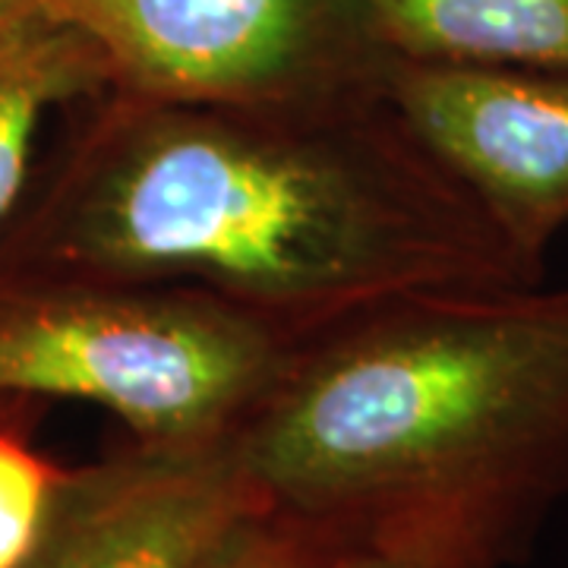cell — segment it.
<instances>
[{
  "mask_svg": "<svg viewBox=\"0 0 568 568\" xmlns=\"http://www.w3.org/2000/svg\"><path fill=\"white\" fill-rule=\"evenodd\" d=\"M395 61L568 70V0H361Z\"/></svg>",
  "mask_w": 568,
  "mask_h": 568,
  "instance_id": "cell-8",
  "label": "cell"
},
{
  "mask_svg": "<svg viewBox=\"0 0 568 568\" xmlns=\"http://www.w3.org/2000/svg\"><path fill=\"white\" fill-rule=\"evenodd\" d=\"M111 92L92 41L48 0H0V227L13 219L48 111Z\"/></svg>",
  "mask_w": 568,
  "mask_h": 568,
  "instance_id": "cell-7",
  "label": "cell"
},
{
  "mask_svg": "<svg viewBox=\"0 0 568 568\" xmlns=\"http://www.w3.org/2000/svg\"><path fill=\"white\" fill-rule=\"evenodd\" d=\"M0 275L196 287L313 342L426 294L534 287L515 244L386 92L92 99Z\"/></svg>",
  "mask_w": 568,
  "mask_h": 568,
  "instance_id": "cell-1",
  "label": "cell"
},
{
  "mask_svg": "<svg viewBox=\"0 0 568 568\" xmlns=\"http://www.w3.org/2000/svg\"><path fill=\"white\" fill-rule=\"evenodd\" d=\"M234 446L256 499L328 544L518 566L568 499V287L426 294L338 325Z\"/></svg>",
  "mask_w": 568,
  "mask_h": 568,
  "instance_id": "cell-2",
  "label": "cell"
},
{
  "mask_svg": "<svg viewBox=\"0 0 568 568\" xmlns=\"http://www.w3.org/2000/svg\"><path fill=\"white\" fill-rule=\"evenodd\" d=\"M92 41L111 92L306 102L379 92L388 51L361 0H48Z\"/></svg>",
  "mask_w": 568,
  "mask_h": 568,
  "instance_id": "cell-4",
  "label": "cell"
},
{
  "mask_svg": "<svg viewBox=\"0 0 568 568\" xmlns=\"http://www.w3.org/2000/svg\"><path fill=\"white\" fill-rule=\"evenodd\" d=\"M304 345L183 284L0 275V407L89 402L142 443L234 439Z\"/></svg>",
  "mask_w": 568,
  "mask_h": 568,
  "instance_id": "cell-3",
  "label": "cell"
},
{
  "mask_svg": "<svg viewBox=\"0 0 568 568\" xmlns=\"http://www.w3.org/2000/svg\"><path fill=\"white\" fill-rule=\"evenodd\" d=\"M63 467L32 452L26 439L0 429V568H22L39 547Z\"/></svg>",
  "mask_w": 568,
  "mask_h": 568,
  "instance_id": "cell-9",
  "label": "cell"
},
{
  "mask_svg": "<svg viewBox=\"0 0 568 568\" xmlns=\"http://www.w3.org/2000/svg\"><path fill=\"white\" fill-rule=\"evenodd\" d=\"M316 568H467L455 556L414 540L328 544Z\"/></svg>",
  "mask_w": 568,
  "mask_h": 568,
  "instance_id": "cell-11",
  "label": "cell"
},
{
  "mask_svg": "<svg viewBox=\"0 0 568 568\" xmlns=\"http://www.w3.org/2000/svg\"><path fill=\"white\" fill-rule=\"evenodd\" d=\"M260 506L234 439H133L67 470L39 547L22 568H196Z\"/></svg>",
  "mask_w": 568,
  "mask_h": 568,
  "instance_id": "cell-6",
  "label": "cell"
},
{
  "mask_svg": "<svg viewBox=\"0 0 568 568\" xmlns=\"http://www.w3.org/2000/svg\"><path fill=\"white\" fill-rule=\"evenodd\" d=\"M328 540L263 503L224 530L196 568H316Z\"/></svg>",
  "mask_w": 568,
  "mask_h": 568,
  "instance_id": "cell-10",
  "label": "cell"
},
{
  "mask_svg": "<svg viewBox=\"0 0 568 568\" xmlns=\"http://www.w3.org/2000/svg\"><path fill=\"white\" fill-rule=\"evenodd\" d=\"M383 92L489 219L544 260L568 224V70L392 58Z\"/></svg>",
  "mask_w": 568,
  "mask_h": 568,
  "instance_id": "cell-5",
  "label": "cell"
}]
</instances>
